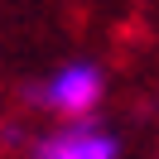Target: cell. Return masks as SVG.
<instances>
[{
	"label": "cell",
	"mask_w": 159,
	"mask_h": 159,
	"mask_svg": "<svg viewBox=\"0 0 159 159\" xmlns=\"http://www.w3.org/2000/svg\"><path fill=\"white\" fill-rule=\"evenodd\" d=\"M34 159H120V140L101 125H87V120H72L68 130L48 135Z\"/></svg>",
	"instance_id": "obj_2"
},
{
	"label": "cell",
	"mask_w": 159,
	"mask_h": 159,
	"mask_svg": "<svg viewBox=\"0 0 159 159\" xmlns=\"http://www.w3.org/2000/svg\"><path fill=\"white\" fill-rule=\"evenodd\" d=\"M101 87H106L101 68H92V63H68V68H58L43 82V106L58 111L63 120H87L92 111L101 106Z\"/></svg>",
	"instance_id": "obj_1"
}]
</instances>
